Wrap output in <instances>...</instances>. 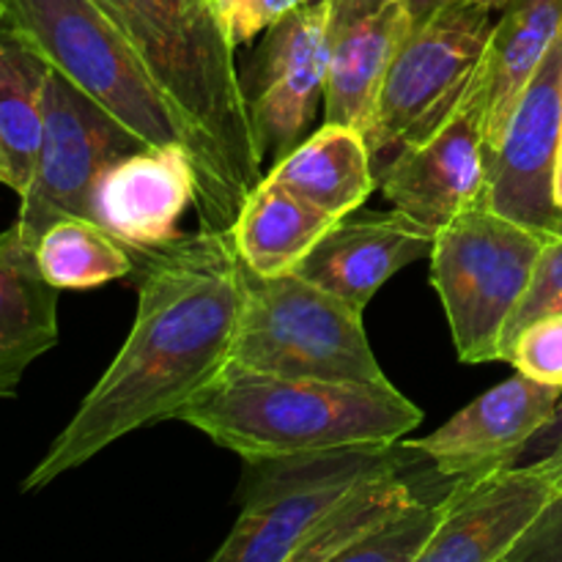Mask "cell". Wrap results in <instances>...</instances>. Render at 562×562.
<instances>
[{
	"instance_id": "cell-5",
	"label": "cell",
	"mask_w": 562,
	"mask_h": 562,
	"mask_svg": "<svg viewBox=\"0 0 562 562\" xmlns=\"http://www.w3.org/2000/svg\"><path fill=\"white\" fill-rule=\"evenodd\" d=\"M241 261V258H239ZM294 379L390 387L362 311L296 278H261L241 263V311L231 360Z\"/></svg>"
},
{
	"instance_id": "cell-16",
	"label": "cell",
	"mask_w": 562,
	"mask_h": 562,
	"mask_svg": "<svg viewBox=\"0 0 562 562\" xmlns=\"http://www.w3.org/2000/svg\"><path fill=\"white\" fill-rule=\"evenodd\" d=\"M434 239L431 228L398 209L346 214L291 274L366 313L368 302L393 274L431 256Z\"/></svg>"
},
{
	"instance_id": "cell-28",
	"label": "cell",
	"mask_w": 562,
	"mask_h": 562,
	"mask_svg": "<svg viewBox=\"0 0 562 562\" xmlns=\"http://www.w3.org/2000/svg\"><path fill=\"white\" fill-rule=\"evenodd\" d=\"M305 3L311 0H214V11L228 42L241 47Z\"/></svg>"
},
{
	"instance_id": "cell-13",
	"label": "cell",
	"mask_w": 562,
	"mask_h": 562,
	"mask_svg": "<svg viewBox=\"0 0 562 562\" xmlns=\"http://www.w3.org/2000/svg\"><path fill=\"white\" fill-rule=\"evenodd\" d=\"M329 0H311L267 31L256 64V91L247 93L256 140L267 159L294 151L324 99L329 66Z\"/></svg>"
},
{
	"instance_id": "cell-32",
	"label": "cell",
	"mask_w": 562,
	"mask_h": 562,
	"mask_svg": "<svg viewBox=\"0 0 562 562\" xmlns=\"http://www.w3.org/2000/svg\"><path fill=\"white\" fill-rule=\"evenodd\" d=\"M552 192H554V203L562 209V146L558 154V162H554V176H552Z\"/></svg>"
},
{
	"instance_id": "cell-23",
	"label": "cell",
	"mask_w": 562,
	"mask_h": 562,
	"mask_svg": "<svg viewBox=\"0 0 562 562\" xmlns=\"http://www.w3.org/2000/svg\"><path fill=\"white\" fill-rule=\"evenodd\" d=\"M38 269L55 289H97L135 274V256L93 220H55L36 241Z\"/></svg>"
},
{
	"instance_id": "cell-14",
	"label": "cell",
	"mask_w": 562,
	"mask_h": 562,
	"mask_svg": "<svg viewBox=\"0 0 562 562\" xmlns=\"http://www.w3.org/2000/svg\"><path fill=\"white\" fill-rule=\"evenodd\" d=\"M560 401V387H549L516 371V376L456 412L437 431L401 445L406 453L431 461L442 477L464 481L486 475L499 467L519 464L521 450L552 420Z\"/></svg>"
},
{
	"instance_id": "cell-4",
	"label": "cell",
	"mask_w": 562,
	"mask_h": 562,
	"mask_svg": "<svg viewBox=\"0 0 562 562\" xmlns=\"http://www.w3.org/2000/svg\"><path fill=\"white\" fill-rule=\"evenodd\" d=\"M3 20L146 146L184 148L192 159L187 121L97 0H3Z\"/></svg>"
},
{
	"instance_id": "cell-27",
	"label": "cell",
	"mask_w": 562,
	"mask_h": 562,
	"mask_svg": "<svg viewBox=\"0 0 562 562\" xmlns=\"http://www.w3.org/2000/svg\"><path fill=\"white\" fill-rule=\"evenodd\" d=\"M503 360L525 376L562 390V313L527 324L505 349Z\"/></svg>"
},
{
	"instance_id": "cell-36",
	"label": "cell",
	"mask_w": 562,
	"mask_h": 562,
	"mask_svg": "<svg viewBox=\"0 0 562 562\" xmlns=\"http://www.w3.org/2000/svg\"><path fill=\"white\" fill-rule=\"evenodd\" d=\"M201 3H209V5H214V0H201Z\"/></svg>"
},
{
	"instance_id": "cell-2",
	"label": "cell",
	"mask_w": 562,
	"mask_h": 562,
	"mask_svg": "<svg viewBox=\"0 0 562 562\" xmlns=\"http://www.w3.org/2000/svg\"><path fill=\"white\" fill-rule=\"evenodd\" d=\"M124 31L192 135L203 231H231L263 179L236 47L201 0H97Z\"/></svg>"
},
{
	"instance_id": "cell-26",
	"label": "cell",
	"mask_w": 562,
	"mask_h": 562,
	"mask_svg": "<svg viewBox=\"0 0 562 562\" xmlns=\"http://www.w3.org/2000/svg\"><path fill=\"white\" fill-rule=\"evenodd\" d=\"M560 313H562V236H554V239L547 241L541 256H538L530 285H527L519 307H516L508 327H505L503 344H499V360H503L505 349L514 344V338L527 327V324H532L536 318H543V316H560Z\"/></svg>"
},
{
	"instance_id": "cell-33",
	"label": "cell",
	"mask_w": 562,
	"mask_h": 562,
	"mask_svg": "<svg viewBox=\"0 0 562 562\" xmlns=\"http://www.w3.org/2000/svg\"><path fill=\"white\" fill-rule=\"evenodd\" d=\"M467 3H477L488 11H499L505 3H508V0H467Z\"/></svg>"
},
{
	"instance_id": "cell-7",
	"label": "cell",
	"mask_w": 562,
	"mask_h": 562,
	"mask_svg": "<svg viewBox=\"0 0 562 562\" xmlns=\"http://www.w3.org/2000/svg\"><path fill=\"white\" fill-rule=\"evenodd\" d=\"M492 27V11L467 0H448L426 25L412 27L390 64L366 130L376 181L401 151L437 132L464 99Z\"/></svg>"
},
{
	"instance_id": "cell-8",
	"label": "cell",
	"mask_w": 562,
	"mask_h": 562,
	"mask_svg": "<svg viewBox=\"0 0 562 562\" xmlns=\"http://www.w3.org/2000/svg\"><path fill=\"white\" fill-rule=\"evenodd\" d=\"M404 445H366L250 464L245 505L209 562H283L371 477L401 472Z\"/></svg>"
},
{
	"instance_id": "cell-18",
	"label": "cell",
	"mask_w": 562,
	"mask_h": 562,
	"mask_svg": "<svg viewBox=\"0 0 562 562\" xmlns=\"http://www.w3.org/2000/svg\"><path fill=\"white\" fill-rule=\"evenodd\" d=\"M58 344V289L38 269L36 247L16 223L0 234V398Z\"/></svg>"
},
{
	"instance_id": "cell-31",
	"label": "cell",
	"mask_w": 562,
	"mask_h": 562,
	"mask_svg": "<svg viewBox=\"0 0 562 562\" xmlns=\"http://www.w3.org/2000/svg\"><path fill=\"white\" fill-rule=\"evenodd\" d=\"M445 3H448V0H404L406 14H409V20H412V27L426 25V22L431 20V16L437 14Z\"/></svg>"
},
{
	"instance_id": "cell-21",
	"label": "cell",
	"mask_w": 562,
	"mask_h": 562,
	"mask_svg": "<svg viewBox=\"0 0 562 562\" xmlns=\"http://www.w3.org/2000/svg\"><path fill=\"white\" fill-rule=\"evenodd\" d=\"M335 223L338 220L329 214L318 212L269 179H261L245 198L231 234L241 263L250 272L280 278L294 272Z\"/></svg>"
},
{
	"instance_id": "cell-25",
	"label": "cell",
	"mask_w": 562,
	"mask_h": 562,
	"mask_svg": "<svg viewBox=\"0 0 562 562\" xmlns=\"http://www.w3.org/2000/svg\"><path fill=\"white\" fill-rule=\"evenodd\" d=\"M445 503H412L382 525L371 527L366 536L351 541L327 562H415L420 549L437 530Z\"/></svg>"
},
{
	"instance_id": "cell-20",
	"label": "cell",
	"mask_w": 562,
	"mask_h": 562,
	"mask_svg": "<svg viewBox=\"0 0 562 562\" xmlns=\"http://www.w3.org/2000/svg\"><path fill=\"white\" fill-rule=\"evenodd\" d=\"M562 33V0H508L483 53L488 77V126L483 151L503 140L521 93Z\"/></svg>"
},
{
	"instance_id": "cell-22",
	"label": "cell",
	"mask_w": 562,
	"mask_h": 562,
	"mask_svg": "<svg viewBox=\"0 0 562 562\" xmlns=\"http://www.w3.org/2000/svg\"><path fill=\"white\" fill-rule=\"evenodd\" d=\"M53 66L11 27L0 31V159L3 184L25 195L44 132V91Z\"/></svg>"
},
{
	"instance_id": "cell-1",
	"label": "cell",
	"mask_w": 562,
	"mask_h": 562,
	"mask_svg": "<svg viewBox=\"0 0 562 562\" xmlns=\"http://www.w3.org/2000/svg\"><path fill=\"white\" fill-rule=\"evenodd\" d=\"M132 256L140 258L135 324L22 492L49 486L140 428L179 420L231 360L241 311L234 234L201 228Z\"/></svg>"
},
{
	"instance_id": "cell-30",
	"label": "cell",
	"mask_w": 562,
	"mask_h": 562,
	"mask_svg": "<svg viewBox=\"0 0 562 562\" xmlns=\"http://www.w3.org/2000/svg\"><path fill=\"white\" fill-rule=\"evenodd\" d=\"M558 450H562V401L558 404V412H554L552 420H549L547 426L527 442V448L521 450L519 464L547 459V456L558 453Z\"/></svg>"
},
{
	"instance_id": "cell-24",
	"label": "cell",
	"mask_w": 562,
	"mask_h": 562,
	"mask_svg": "<svg viewBox=\"0 0 562 562\" xmlns=\"http://www.w3.org/2000/svg\"><path fill=\"white\" fill-rule=\"evenodd\" d=\"M412 503H417V494L401 477V472L371 477L357 492H351L333 514L324 516L322 525L283 562H327L351 541L366 536L371 527L382 525L398 510L409 508Z\"/></svg>"
},
{
	"instance_id": "cell-34",
	"label": "cell",
	"mask_w": 562,
	"mask_h": 562,
	"mask_svg": "<svg viewBox=\"0 0 562 562\" xmlns=\"http://www.w3.org/2000/svg\"><path fill=\"white\" fill-rule=\"evenodd\" d=\"M5 27V20H3V0H0V31Z\"/></svg>"
},
{
	"instance_id": "cell-6",
	"label": "cell",
	"mask_w": 562,
	"mask_h": 562,
	"mask_svg": "<svg viewBox=\"0 0 562 562\" xmlns=\"http://www.w3.org/2000/svg\"><path fill=\"white\" fill-rule=\"evenodd\" d=\"M549 239L554 236L494 212L486 192L437 231L428 256L431 285L448 313L461 360H499L505 327Z\"/></svg>"
},
{
	"instance_id": "cell-12",
	"label": "cell",
	"mask_w": 562,
	"mask_h": 562,
	"mask_svg": "<svg viewBox=\"0 0 562 562\" xmlns=\"http://www.w3.org/2000/svg\"><path fill=\"white\" fill-rule=\"evenodd\" d=\"M562 146V33L521 93L503 140L486 157V195L494 212L562 236L552 176Z\"/></svg>"
},
{
	"instance_id": "cell-3",
	"label": "cell",
	"mask_w": 562,
	"mask_h": 562,
	"mask_svg": "<svg viewBox=\"0 0 562 562\" xmlns=\"http://www.w3.org/2000/svg\"><path fill=\"white\" fill-rule=\"evenodd\" d=\"M179 420L247 464L366 445H398L423 423L404 393L294 379L225 362Z\"/></svg>"
},
{
	"instance_id": "cell-17",
	"label": "cell",
	"mask_w": 562,
	"mask_h": 562,
	"mask_svg": "<svg viewBox=\"0 0 562 562\" xmlns=\"http://www.w3.org/2000/svg\"><path fill=\"white\" fill-rule=\"evenodd\" d=\"M195 195V168L184 148H143L99 176L93 223L130 252H146L179 236L181 214Z\"/></svg>"
},
{
	"instance_id": "cell-10",
	"label": "cell",
	"mask_w": 562,
	"mask_h": 562,
	"mask_svg": "<svg viewBox=\"0 0 562 562\" xmlns=\"http://www.w3.org/2000/svg\"><path fill=\"white\" fill-rule=\"evenodd\" d=\"M562 492V450L464 477L415 562H503Z\"/></svg>"
},
{
	"instance_id": "cell-35",
	"label": "cell",
	"mask_w": 562,
	"mask_h": 562,
	"mask_svg": "<svg viewBox=\"0 0 562 562\" xmlns=\"http://www.w3.org/2000/svg\"><path fill=\"white\" fill-rule=\"evenodd\" d=\"M0 181H3V159H0Z\"/></svg>"
},
{
	"instance_id": "cell-11",
	"label": "cell",
	"mask_w": 562,
	"mask_h": 562,
	"mask_svg": "<svg viewBox=\"0 0 562 562\" xmlns=\"http://www.w3.org/2000/svg\"><path fill=\"white\" fill-rule=\"evenodd\" d=\"M486 126L488 77L481 60L464 99L439 130L401 151L382 170L379 187L384 198L434 234L442 231L461 209L486 192Z\"/></svg>"
},
{
	"instance_id": "cell-15",
	"label": "cell",
	"mask_w": 562,
	"mask_h": 562,
	"mask_svg": "<svg viewBox=\"0 0 562 562\" xmlns=\"http://www.w3.org/2000/svg\"><path fill=\"white\" fill-rule=\"evenodd\" d=\"M404 0H329L324 121L366 135L395 53L409 36Z\"/></svg>"
},
{
	"instance_id": "cell-9",
	"label": "cell",
	"mask_w": 562,
	"mask_h": 562,
	"mask_svg": "<svg viewBox=\"0 0 562 562\" xmlns=\"http://www.w3.org/2000/svg\"><path fill=\"white\" fill-rule=\"evenodd\" d=\"M143 148L151 146L53 69L44 91V132L36 173L25 195H20L16 228L36 247L55 220H93L99 176Z\"/></svg>"
},
{
	"instance_id": "cell-19",
	"label": "cell",
	"mask_w": 562,
	"mask_h": 562,
	"mask_svg": "<svg viewBox=\"0 0 562 562\" xmlns=\"http://www.w3.org/2000/svg\"><path fill=\"white\" fill-rule=\"evenodd\" d=\"M263 179L335 220L355 214L379 187L366 135L355 126L327 121L274 162Z\"/></svg>"
},
{
	"instance_id": "cell-29",
	"label": "cell",
	"mask_w": 562,
	"mask_h": 562,
	"mask_svg": "<svg viewBox=\"0 0 562 562\" xmlns=\"http://www.w3.org/2000/svg\"><path fill=\"white\" fill-rule=\"evenodd\" d=\"M503 562H562V492Z\"/></svg>"
}]
</instances>
